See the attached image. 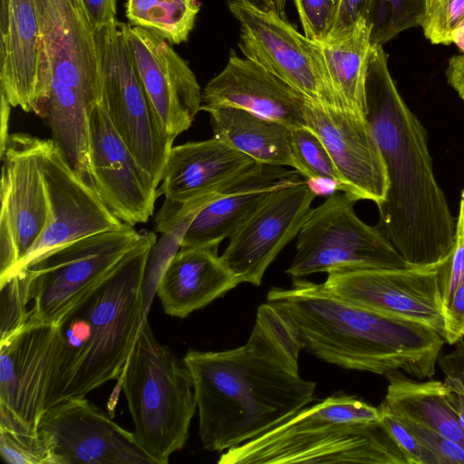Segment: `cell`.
<instances>
[{
    "label": "cell",
    "instance_id": "cell-1",
    "mask_svg": "<svg viewBox=\"0 0 464 464\" xmlns=\"http://www.w3.org/2000/svg\"><path fill=\"white\" fill-rule=\"evenodd\" d=\"M304 349L286 318L267 302L257 308L246 343L221 352L189 350L205 450L224 452L256 438L307 406L316 383L299 373Z\"/></svg>",
    "mask_w": 464,
    "mask_h": 464
},
{
    "label": "cell",
    "instance_id": "cell-2",
    "mask_svg": "<svg viewBox=\"0 0 464 464\" xmlns=\"http://www.w3.org/2000/svg\"><path fill=\"white\" fill-rule=\"evenodd\" d=\"M365 101L388 176L375 227L410 266H439L452 251L457 218L435 179L426 130L399 93L382 44L371 46Z\"/></svg>",
    "mask_w": 464,
    "mask_h": 464
},
{
    "label": "cell",
    "instance_id": "cell-3",
    "mask_svg": "<svg viewBox=\"0 0 464 464\" xmlns=\"http://www.w3.org/2000/svg\"><path fill=\"white\" fill-rule=\"evenodd\" d=\"M266 302L291 324L303 348L322 361L376 374H435L445 340L423 324L361 306L303 278L289 288L272 287Z\"/></svg>",
    "mask_w": 464,
    "mask_h": 464
},
{
    "label": "cell",
    "instance_id": "cell-4",
    "mask_svg": "<svg viewBox=\"0 0 464 464\" xmlns=\"http://www.w3.org/2000/svg\"><path fill=\"white\" fill-rule=\"evenodd\" d=\"M153 232L137 243L61 320V364L50 401L85 397L119 379L144 321L143 285ZM49 407V408H50Z\"/></svg>",
    "mask_w": 464,
    "mask_h": 464
},
{
    "label": "cell",
    "instance_id": "cell-5",
    "mask_svg": "<svg viewBox=\"0 0 464 464\" xmlns=\"http://www.w3.org/2000/svg\"><path fill=\"white\" fill-rule=\"evenodd\" d=\"M40 21L38 100L53 141L79 175L89 173L88 128L102 100L94 30L80 0H37Z\"/></svg>",
    "mask_w": 464,
    "mask_h": 464
},
{
    "label": "cell",
    "instance_id": "cell-6",
    "mask_svg": "<svg viewBox=\"0 0 464 464\" xmlns=\"http://www.w3.org/2000/svg\"><path fill=\"white\" fill-rule=\"evenodd\" d=\"M219 464H407L379 408L348 394L305 406L260 436L224 451Z\"/></svg>",
    "mask_w": 464,
    "mask_h": 464
},
{
    "label": "cell",
    "instance_id": "cell-7",
    "mask_svg": "<svg viewBox=\"0 0 464 464\" xmlns=\"http://www.w3.org/2000/svg\"><path fill=\"white\" fill-rule=\"evenodd\" d=\"M119 380L137 442L154 464H167L188 438L197 401L190 372L156 340L147 319Z\"/></svg>",
    "mask_w": 464,
    "mask_h": 464
},
{
    "label": "cell",
    "instance_id": "cell-8",
    "mask_svg": "<svg viewBox=\"0 0 464 464\" xmlns=\"http://www.w3.org/2000/svg\"><path fill=\"white\" fill-rule=\"evenodd\" d=\"M102 102L115 130L158 187L174 139L158 116L140 78L124 24L94 30Z\"/></svg>",
    "mask_w": 464,
    "mask_h": 464
},
{
    "label": "cell",
    "instance_id": "cell-9",
    "mask_svg": "<svg viewBox=\"0 0 464 464\" xmlns=\"http://www.w3.org/2000/svg\"><path fill=\"white\" fill-rule=\"evenodd\" d=\"M357 201L346 192L334 193L311 209L285 271L290 277L304 278L338 267H410L376 227L357 217L353 208Z\"/></svg>",
    "mask_w": 464,
    "mask_h": 464
},
{
    "label": "cell",
    "instance_id": "cell-10",
    "mask_svg": "<svg viewBox=\"0 0 464 464\" xmlns=\"http://www.w3.org/2000/svg\"><path fill=\"white\" fill-rule=\"evenodd\" d=\"M134 226L121 227L79 239L41 256L31 270L26 324H59L137 243Z\"/></svg>",
    "mask_w": 464,
    "mask_h": 464
},
{
    "label": "cell",
    "instance_id": "cell-11",
    "mask_svg": "<svg viewBox=\"0 0 464 464\" xmlns=\"http://www.w3.org/2000/svg\"><path fill=\"white\" fill-rule=\"evenodd\" d=\"M63 354L59 324H26L0 341V427L37 436Z\"/></svg>",
    "mask_w": 464,
    "mask_h": 464
},
{
    "label": "cell",
    "instance_id": "cell-12",
    "mask_svg": "<svg viewBox=\"0 0 464 464\" xmlns=\"http://www.w3.org/2000/svg\"><path fill=\"white\" fill-rule=\"evenodd\" d=\"M240 24L238 47L245 58L270 72L309 101L338 107L318 44L300 34L273 9L230 3Z\"/></svg>",
    "mask_w": 464,
    "mask_h": 464
},
{
    "label": "cell",
    "instance_id": "cell-13",
    "mask_svg": "<svg viewBox=\"0 0 464 464\" xmlns=\"http://www.w3.org/2000/svg\"><path fill=\"white\" fill-rule=\"evenodd\" d=\"M43 143L44 139L30 134L12 133L0 153V280L29 253L48 220Z\"/></svg>",
    "mask_w": 464,
    "mask_h": 464
},
{
    "label": "cell",
    "instance_id": "cell-14",
    "mask_svg": "<svg viewBox=\"0 0 464 464\" xmlns=\"http://www.w3.org/2000/svg\"><path fill=\"white\" fill-rule=\"evenodd\" d=\"M38 435L50 464H154L133 432L85 397L51 406L40 420Z\"/></svg>",
    "mask_w": 464,
    "mask_h": 464
},
{
    "label": "cell",
    "instance_id": "cell-15",
    "mask_svg": "<svg viewBox=\"0 0 464 464\" xmlns=\"http://www.w3.org/2000/svg\"><path fill=\"white\" fill-rule=\"evenodd\" d=\"M438 267H338L327 272L323 285L361 306L423 324L444 338Z\"/></svg>",
    "mask_w": 464,
    "mask_h": 464
},
{
    "label": "cell",
    "instance_id": "cell-16",
    "mask_svg": "<svg viewBox=\"0 0 464 464\" xmlns=\"http://www.w3.org/2000/svg\"><path fill=\"white\" fill-rule=\"evenodd\" d=\"M41 164L49 199L48 220L33 248L10 275L53 250L124 223L72 169L53 139L44 140Z\"/></svg>",
    "mask_w": 464,
    "mask_h": 464
},
{
    "label": "cell",
    "instance_id": "cell-17",
    "mask_svg": "<svg viewBox=\"0 0 464 464\" xmlns=\"http://www.w3.org/2000/svg\"><path fill=\"white\" fill-rule=\"evenodd\" d=\"M88 162L93 187L111 211L131 226L146 223L158 187L115 130L102 101L89 116Z\"/></svg>",
    "mask_w": 464,
    "mask_h": 464
},
{
    "label": "cell",
    "instance_id": "cell-18",
    "mask_svg": "<svg viewBox=\"0 0 464 464\" xmlns=\"http://www.w3.org/2000/svg\"><path fill=\"white\" fill-rule=\"evenodd\" d=\"M316 196L308 180L284 187L229 237L220 257L240 284L261 285L267 267L297 237Z\"/></svg>",
    "mask_w": 464,
    "mask_h": 464
},
{
    "label": "cell",
    "instance_id": "cell-19",
    "mask_svg": "<svg viewBox=\"0 0 464 464\" xmlns=\"http://www.w3.org/2000/svg\"><path fill=\"white\" fill-rule=\"evenodd\" d=\"M306 127L326 147L342 179L343 191L357 200L380 205L386 197L388 176L372 127L366 116L308 101Z\"/></svg>",
    "mask_w": 464,
    "mask_h": 464
},
{
    "label": "cell",
    "instance_id": "cell-20",
    "mask_svg": "<svg viewBox=\"0 0 464 464\" xmlns=\"http://www.w3.org/2000/svg\"><path fill=\"white\" fill-rule=\"evenodd\" d=\"M133 60L147 94L175 140L200 111L202 91L196 75L172 44L156 33L124 24Z\"/></svg>",
    "mask_w": 464,
    "mask_h": 464
},
{
    "label": "cell",
    "instance_id": "cell-21",
    "mask_svg": "<svg viewBox=\"0 0 464 464\" xmlns=\"http://www.w3.org/2000/svg\"><path fill=\"white\" fill-rule=\"evenodd\" d=\"M308 101L289 84L232 50L224 69L203 89L200 111L233 106L293 129L306 126L304 108Z\"/></svg>",
    "mask_w": 464,
    "mask_h": 464
},
{
    "label": "cell",
    "instance_id": "cell-22",
    "mask_svg": "<svg viewBox=\"0 0 464 464\" xmlns=\"http://www.w3.org/2000/svg\"><path fill=\"white\" fill-rule=\"evenodd\" d=\"M297 170L256 163L194 218L180 248L214 247L230 237L273 193L303 179Z\"/></svg>",
    "mask_w": 464,
    "mask_h": 464
},
{
    "label": "cell",
    "instance_id": "cell-23",
    "mask_svg": "<svg viewBox=\"0 0 464 464\" xmlns=\"http://www.w3.org/2000/svg\"><path fill=\"white\" fill-rule=\"evenodd\" d=\"M256 162L223 140L212 137L173 146L158 196L183 204L218 193L252 169Z\"/></svg>",
    "mask_w": 464,
    "mask_h": 464
},
{
    "label": "cell",
    "instance_id": "cell-24",
    "mask_svg": "<svg viewBox=\"0 0 464 464\" xmlns=\"http://www.w3.org/2000/svg\"><path fill=\"white\" fill-rule=\"evenodd\" d=\"M39 50L37 0H1L0 92L26 112L36 110Z\"/></svg>",
    "mask_w": 464,
    "mask_h": 464
},
{
    "label": "cell",
    "instance_id": "cell-25",
    "mask_svg": "<svg viewBox=\"0 0 464 464\" xmlns=\"http://www.w3.org/2000/svg\"><path fill=\"white\" fill-rule=\"evenodd\" d=\"M239 284L218 248H180L166 266L156 295L167 314L185 318Z\"/></svg>",
    "mask_w": 464,
    "mask_h": 464
},
{
    "label": "cell",
    "instance_id": "cell-26",
    "mask_svg": "<svg viewBox=\"0 0 464 464\" xmlns=\"http://www.w3.org/2000/svg\"><path fill=\"white\" fill-rule=\"evenodd\" d=\"M387 392L379 409L435 431L464 448L458 397L445 381L418 382L399 371L385 374Z\"/></svg>",
    "mask_w": 464,
    "mask_h": 464
},
{
    "label": "cell",
    "instance_id": "cell-27",
    "mask_svg": "<svg viewBox=\"0 0 464 464\" xmlns=\"http://www.w3.org/2000/svg\"><path fill=\"white\" fill-rule=\"evenodd\" d=\"M317 44L338 106L366 116L365 82L372 46L367 19L361 17Z\"/></svg>",
    "mask_w": 464,
    "mask_h": 464
},
{
    "label": "cell",
    "instance_id": "cell-28",
    "mask_svg": "<svg viewBox=\"0 0 464 464\" xmlns=\"http://www.w3.org/2000/svg\"><path fill=\"white\" fill-rule=\"evenodd\" d=\"M210 115L213 136L260 164L291 167V128L233 106L206 110Z\"/></svg>",
    "mask_w": 464,
    "mask_h": 464
},
{
    "label": "cell",
    "instance_id": "cell-29",
    "mask_svg": "<svg viewBox=\"0 0 464 464\" xmlns=\"http://www.w3.org/2000/svg\"><path fill=\"white\" fill-rule=\"evenodd\" d=\"M218 195L219 192L207 195L183 204L165 199L155 218L156 231L161 233L162 237L154 244L145 270L143 296L146 318L160 279L170 259L180 249L183 237L190 224L197 215Z\"/></svg>",
    "mask_w": 464,
    "mask_h": 464
},
{
    "label": "cell",
    "instance_id": "cell-30",
    "mask_svg": "<svg viewBox=\"0 0 464 464\" xmlns=\"http://www.w3.org/2000/svg\"><path fill=\"white\" fill-rule=\"evenodd\" d=\"M200 11L199 0H126L130 25L148 29L171 44L188 41Z\"/></svg>",
    "mask_w": 464,
    "mask_h": 464
},
{
    "label": "cell",
    "instance_id": "cell-31",
    "mask_svg": "<svg viewBox=\"0 0 464 464\" xmlns=\"http://www.w3.org/2000/svg\"><path fill=\"white\" fill-rule=\"evenodd\" d=\"M425 0H373L367 21L372 44H383L401 32L420 25Z\"/></svg>",
    "mask_w": 464,
    "mask_h": 464
},
{
    "label": "cell",
    "instance_id": "cell-32",
    "mask_svg": "<svg viewBox=\"0 0 464 464\" xmlns=\"http://www.w3.org/2000/svg\"><path fill=\"white\" fill-rule=\"evenodd\" d=\"M295 169L308 180L326 179L343 191L342 179L321 139L306 126L291 129Z\"/></svg>",
    "mask_w": 464,
    "mask_h": 464
},
{
    "label": "cell",
    "instance_id": "cell-33",
    "mask_svg": "<svg viewBox=\"0 0 464 464\" xmlns=\"http://www.w3.org/2000/svg\"><path fill=\"white\" fill-rule=\"evenodd\" d=\"M31 277V270L25 267L0 280V341L22 329L28 321Z\"/></svg>",
    "mask_w": 464,
    "mask_h": 464
},
{
    "label": "cell",
    "instance_id": "cell-34",
    "mask_svg": "<svg viewBox=\"0 0 464 464\" xmlns=\"http://www.w3.org/2000/svg\"><path fill=\"white\" fill-rule=\"evenodd\" d=\"M463 24L464 0H425L420 25L432 44H451L453 32Z\"/></svg>",
    "mask_w": 464,
    "mask_h": 464
},
{
    "label": "cell",
    "instance_id": "cell-35",
    "mask_svg": "<svg viewBox=\"0 0 464 464\" xmlns=\"http://www.w3.org/2000/svg\"><path fill=\"white\" fill-rule=\"evenodd\" d=\"M0 453L11 464H50L47 449L39 435L23 434L0 427Z\"/></svg>",
    "mask_w": 464,
    "mask_h": 464
},
{
    "label": "cell",
    "instance_id": "cell-36",
    "mask_svg": "<svg viewBox=\"0 0 464 464\" xmlns=\"http://www.w3.org/2000/svg\"><path fill=\"white\" fill-rule=\"evenodd\" d=\"M380 412L381 421L403 454L407 464H440L435 454L400 417L382 410Z\"/></svg>",
    "mask_w": 464,
    "mask_h": 464
},
{
    "label": "cell",
    "instance_id": "cell-37",
    "mask_svg": "<svg viewBox=\"0 0 464 464\" xmlns=\"http://www.w3.org/2000/svg\"><path fill=\"white\" fill-rule=\"evenodd\" d=\"M303 26L304 34L311 41L325 40L333 26L335 0H293Z\"/></svg>",
    "mask_w": 464,
    "mask_h": 464
},
{
    "label": "cell",
    "instance_id": "cell-38",
    "mask_svg": "<svg viewBox=\"0 0 464 464\" xmlns=\"http://www.w3.org/2000/svg\"><path fill=\"white\" fill-rule=\"evenodd\" d=\"M438 268L440 295L444 304L456 285L464 279V199L459 203L452 251Z\"/></svg>",
    "mask_w": 464,
    "mask_h": 464
},
{
    "label": "cell",
    "instance_id": "cell-39",
    "mask_svg": "<svg viewBox=\"0 0 464 464\" xmlns=\"http://www.w3.org/2000/svg\"><path fill=\"white\" fill-rule=\"evenodd\" d=\"M402 420V419H401ZM437 457L440 464H464V448L440 434L402 420Z\"/></svg>",
    "mask_w": 464,
    "mask_h": 464
},
{
    "label": "cell",
    "instance_id": "cell-40",
    "mask_svg": "<svg viewBox=\"0 0 464 464\" xmlns=\"http://www.w3.org/2000/svg\"><path fill=\"white\" fill-rule=\"evenodd\" d=\"M445 342L455 344L464 337V279L443 304Z\"/></svg>",
    "mask_w": 464,
    "mask_h": 464
},
{
    "label": "cell",
    "instance_id": "cell-41",
    "mask_svg": "<svg viewBox=\"0 0 464 464\" xmlns=\"http://www.w3.org/2000/svg\"><path fill=\"white\" fill-rule=\"evenodd\" d=\"M373 0H337L336 10L329 35L335 34L361 17L367 19Z\"/></svg>",
    "mask_w": 464,
    "mask_h": 464
},
{
    "label": "cell",
    "instance_id": "cell-42",
    "mask_svg": "<svg viewBox=\"0 0 464 464\" xmlns=\"http://www.w3.org/2000/svg\"><path fill=\"white\" fill-rule=\"evenodd\" d=\"M80 2L93 30L117 20V0H80Z\"/></svg>",
    "mask_w": 464,
    "mask_h": 464
},
{
    "label": "cell",
    "instance_id": "cell-43",
    "mask_svg": "<svg viewBox=\"0 0 464 464\" xmlns=\"http://www.w3.org/2000/svg\"><path fill=\"white\" fill-rule=\"evenodd\" d=\"M445 377L457 379L464 389V340L455 343V348L438 360Z\"/></svg>",
    "mask_w": 464,
    "mask_h": 464
},
{
    "label": "cell",
    "instance_id": "cell-44",
    "mask_svg": "<svg viewBox=\"0 0 464 464\" xmlns=\"http://www.w3.org/2000/svg\"><path fill=\"white\" fill-rule=\"evenodd\" d=\"M446 76L450 85L464 101V55H455L450 59Z\"/></svg>",
    "mask_w": 464,
    "mask_h": 464
},
{
    "label": "cell",
    "instance_id": "cell-45",
    "mask_svg": "<svg viewBox=\"0 0 464 464\" xmlns=\"http://www.w3.org/2000/svg\"><path fill=\"white\" fill-rule=\"evenodd\" d=\"M1 95V110H0V153L4 150L6 140L9 137L8 123L12 105L6 99L5 95L0 92Z\"/></svg>",
    "mask_w": 464,
    "mask_h": 464
},
{
    "label": "cell",
    "instance_id": "cell-46",
    "mask_svg": "<svg viewBox=\"0 0 464 464\" xmlns=\"http://www.w3.org/2000/svg\"><path fill=\"white\" fill-rule=\"evenodd\" d=\"M444 381L452 387L457 394L459 423L464 430V389L457 379L446 377Z\"/></svg>",
    "mask_w": 464,
    "mask_h": 464
},
{
    "label": "cell",
    "instance_id": "cell-47",
    "mask_svg": "<svg viewBox=\"0 0 464 464\" xmlns=\"http://www.w3.org/2000/svg\"><path fill=\"white\" fill-rule=\"evenodd\" d=\"M451 39L452 43L464 52V24L453 32Z\"/></svg>",
    "mask_w": 464,
    "mask_h": 464
},
{
    "label": "cell",
    "instance_id": "cell-48",
    "mask_svg": "<svg viewBox=\"0 0 464 464\" xmlns=\"http://www.w3.org/2000/svg\"><path fill=\"white\" fill-rule=\"evenodd\" d=\"M287 0H268L270 9L275 10L282 17L285 18V6Z\"/></svg>",
    "mask_w": 464,
    "mask_h": 464
},
{
    "label": "cell",
    "instance_id": "cell-49",
    "mask_svg": "<svg viewBox=\"0 0 464 464\" xmlns=\"http://www.w3.org/2000/svg\"><path fill=\"white\" fill-rule=\"evenodd\" d=\"M228 4L230 3H246V4H251L262 8H269L268 0H227Z\"/></svg>",
    "mask_w": 464,
    "mask_h": 464
},
{
    "label": "cell",
    "instance_id": "cell-50",
    "mask_svg": "<svg viewBox=\"0 0 464 464\" xmlns=\"http://www.w3.org/2000/svg\"><path fill=\"white\" fill-rule=\"evenodd\" d=\"M461 199H464V189L461 191Z\"/></svg>",
    "mask_w": 464,
    "mask_h": 464
},
{
    "label": "cell",
    "instance_id": "cell-51",
    "mask_svg": "<svg viewBox=\"0 0 464 464\" xmlns=\"http://www.w3.org/2000/svg\"><path fill=\"white\" fill-rule=\"evenodd\" d=\"M335 1H336V3H337V0H335Z\"/></svg>",
    "mask_w": 464,
    "mask_h": 464
}]
</instances>
